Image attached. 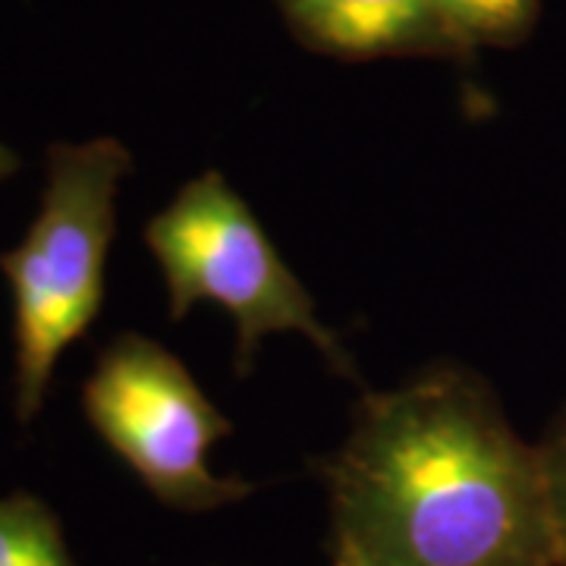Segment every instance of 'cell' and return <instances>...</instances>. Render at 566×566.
<instances>
[{
  "label": "cell",
  "instance_id": "cell-1",
  "mask_svg": "<svg viewBox=\"0 0 566 566\" xmlns=\"http://www.w3.org/2000/svg\"><path fill=\"white\" fill-rule=\"evenodd\" d=\"M324 485L334 566H560L542 447L463 365L365 390Z\"/></svg>",
  "mask_w": 566,
  "mask_h": 566
},
{
  "label": "cell",
  "instance_id": "cell-2",
  "mask_svg": "<svg viewBox=\"0 0 566 566\" xmlns=\"http://www.w3.org/2000/svg\"><path fill=\"white\" fill-rule=\"evenodd\" d=\"M129 174L133 155L114 136L51 145L39 214L22 243L0 255L13 290L20 424L39 416L66 346L102 312L117 196Z\"/></svg>",
  "mask_w": 566,
  "mask_h": 566
},
{
  "label": "cell",
  "instance_id": "cell-3",
  "mask_svg": "<svg viewBox=\"0 0 566 566\" xmlns=\"http://www.w3.org/2000/svg\"><path fill=\"white\" fill-rule=\"evenodd\" d=\"M145 243L161 268L174 322L199 303L221 305L237 322V375L252 371L268 334H303L337 375L363 385L359 365L318 318L312 293L218 170L182 182L145 223Z\"/></svg>",
  "mask_w": 566,
  "mask_h": 566
},
{
  "label": "cell",
  "instance_id": "cell-4",
  "mask_svg": "<svg viewBox=\"0 0 566 566\" xmlns=\"http://www.w3.org/2000/svg\"><path fill=\"white\" fill-rule=\"evenodd\" d=\"M82 412L164 506L205 513L240 504L255 491L208 465L211 447L233 424L192 371L145 334L126 331L104 346L82 387Z\"/></svg>",
  "mask_w": 566,
  "mask_h": 566
},
{
  "label": "cell",
  "instance_id": "cell-5",
  "mask_svg": "<svg viewBox=\"0 0 566 566\" xmlns=\"http://www.w3.org/2000/svg\"><path fill=\"white\" fill-rule=\"evenodd\" d=\"M286 13L312 44L349 57L447 41L431 0H286Z\"/></svg>",
  "mask_w": 566,
  "mask_h": 566
},
{
  "label": "cell",
  "instance_id": "cell-6",
  "mask_svg": "<svg viewBox=\"0 0 566 566\" xmlns=\"http://www.w3.org/2000/svg\"><path fill=\"white\" fill-rule=\"evenodd\" d=\"M0 566H76L61 520L29 491L0 497Z\"/></svg>",
  "mask_w": 566,
  "mask_h": 566
},
{
  "label": "cell",
  "instance_id": "cell-7",
  "mask_svg": "<svg viewBox=\"0 0 566 566\" xmlns=\"http://www.w3.org/2000/svg\"><path fill=\"white\" fill-rule=\"evenodd\" d=\"M450 44H510L526 32L538 0H431Z\"/></svg>",
  "mask_w": 566,
  "mask_h": 566
},
{
  "label": "cell",
  "instance_id": "cell-8",
  "mask_svg": "<svg viewBox=\"0 0 566 566\" xmlns=\"http://www.w3.org/2000/svg\"><path fill=\"white\" fill-rule=\"evenodd\" d=\"M542 463H545L547 504H551V523L557 538V557L566 566V409L560 419L551 424L547 438L542 441Z\"/></svg>",
  "mask_w": 566,
  "mask_h": 566
},
{
  "label": "cell",
  "instance_id": "cell-9",
  "mask_svg": "<svg viewBox=\"0 0 566 566\" xmlns=\"http://www.w3.org/2000/svg\"><path fill=\"white\" fill-rule=\"evenodd\" d=\"M20 155L7 145V142H0V182L10 180L17 170H20Z\"/></svg>",
  "mask_w": 566,
  "mask_h": 566
},
{
  "label": "cell",
  "instance_id": "cell-10",
  "mask_svg": "<svg viewBox=\"0 0 566 566\" xmlns=\"http://www.w3.org/2000/svg\"><path fill=\"white\" fill-rule=\"evenodd\" d=\"M331 566H334V564H331Z\"/></svg>",
  "mask_w": 566,
  "mask_h": 566
}]
</instances>
